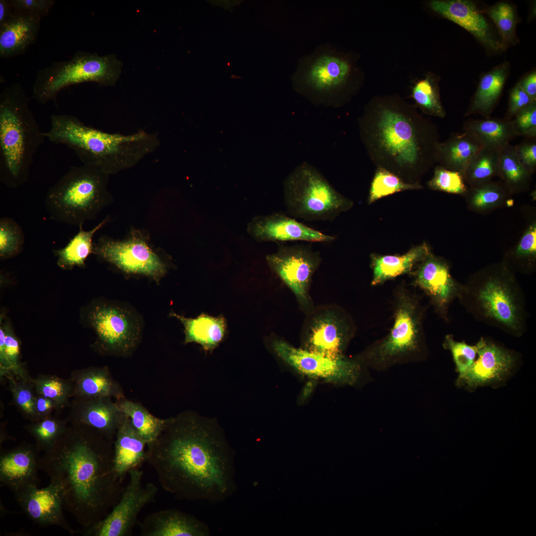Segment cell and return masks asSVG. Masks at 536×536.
<instances>
[{"mask_svg": "<svg viewBox=\"0 0 536 536\" xmlns=\"http://www.w3.org/2000/svg\"><path fill=\"white\" fill-rule=\"evenodd\" d=\"M147 446L146 462L163 489L178 499L219 502L236 489L234 454L194 420L170 418Z\"/></svg>", "mask_w": 536, "mask_h": 536, "instance_id": "obj_1", "label": "cell"}, {"mask_svg": "<svg viewBox=\"0 0 536 536\" xmlns=\"http://www.w3.org/2000/svg\"><path fill=\"white\" fill-rule=\"evenodd\" d=\"M108 441L95 430L76 425L67 428L40 458V470L62 490L64 509L84 528L104 518L123 489Z\"/></svg>", "mask_w": 536, "mask_h": 536, "instance_id": "obj_2", "label": "cell"}, {"mask_svg": "<svg viewBox=\"0 0 536 536\" xmlns=\"http://www.w3.org/2000/svg\"><path fill=\"white\" fill-rule=\"evenodd\" d=\"M50 141L74 151L82 164L109 175L137 165L159 146L156 134L139 130L130 134L104 132L68 114H53L50 127L44 132Z\"/></svg>", "mask_w": 536, "mask_h": 536, "instance_id": "obj_3", "label": "cell"}, {"mask_svg": "<svg viewBox=\"0 0 536 536\" xmlns=\"http://www.w3.org/2000/svg\"><path fill=\"white\" fill-rule=\"evenodd\" d=\"M18 83L0 94V180L15 189L28 180L33 159L45 138Z\"/></svg>", "mask_w": 536, "mask_h": 536, "instance_id": "obj_4", "label": "cell"}, {"mask_svg": "<svg viewBox=\"0 0 536 536\" xmlns=\"http://www.w3.org/2000/svg\"><path fill=\"white\" fill-rule=\"evenodd\" d=\"M459 297L467 309L483 322L515 335L526 330L523 294L506 266L478 273L461 287Z\"/></svg>", "mask_w": 536, "mask_h": 536, "instance_id": "obj_5", "label": "cell"}, {"mask_svg": "<svg viewBox=\"0 0 536 536\" xmlns=\"http://www.w3.org/2000/svg\"><path fill=\"white\" fill-rule=\"evenodd\" d=\"M110 176L90 166L71 167L46 194L50 219L74 226L95 219L113 201L108 188Z\"/></svg>", "mask_w": 536, "mask_h": 536, "instance_id": "obj_6", "label": "cell"}, {"mask_svg": "<svg viewBox=\"0 0 536 536\" xmlns=\"http://www.w3.org/2000/svg\"><path fill=\"white\" fill-rule=\"evenodd\" d=\"M393 307L394 321L389 333L358 355L363 363L374 368L414 361L422 350L425 310L419 295L400 285L394 290Z\"/></svg>", "mask_w": 536, "mask_h": 536, "instance_id": "obj_7", "label": "cell"}, {"mask_svg": "<svg viewBox=\"0 0 536 536\" xmlns=\"http://www.w3.org/2000/svg\"><path fill=\"white\" fill-rule=\"evenodd\" d=\"M356 73L351 57L326 42L299 59L291 80L294 90L312 104L334 107Z\"/></svg>", "mask_w": 536, "mask_h": 536, "instance_id": "obj_8", "label": "cell"}, {"mask_svg": "<svg viewBox=\"0 0 536 536\" xmlns=\"http://www.w3.org/2000/svg\"><path fill=\"white\" fill-rule=\"evenodd\" d=\"M284 203L289 216L306 221H332L352 202L338 193L316 168L303 163L283 182Z\"/></svg>", "mask_w": 536, "mask_h": 536, "instance_id": "obj_9", "label": "cell"}, {"mask_svg": "<svg viewBox=\"0 0 536 536\" xmlns=\"http://www.w3.org/2000/svg\"><path fill=\"white\" fill-rule=\"evenodd\" d=\"M121 72V62L115 55L99 56L83 51L76 52L69 60L56 62L37 72L32 97L40 104L56 101L59 93L72 85L93 82L112 86Z\"/></svg>", "mask_w": 536, "mask_h": 536, "instance_id": "obj_10", "label": "cell"}, {"mask_svg": "<svg viewBox=\"0 0 536 536\" xmlns=\"http://www.w3.org/2000/svg\"><path fill=\"white\" fill-rule=\"evenodd\" d=\"M375 134L379 147L399 165L422 163L427 167L436 161L438 134L428 122L419 129L402 114L385 109L379 115Z\"/></svg>", "mask_w": 536, "mask_h": 536, "instance_id": "obj_11", "label": "cell"}, {"mask_svg": "<svg viewBox=\"0 0 536 536\" xmlns=\"http://www.w3.org/2000/svg\"><path fill=\"white\" fill-rule=\"evenodd\" d=\"M356 331L353 319L341 306H315L305 315L302 325L301 348L329 356H343Z\"/></svg>", "mask_w": 536, "mask_h": 536, "instance_id": "obj_12", "label": "cell"}, {"mask_svg": "<svg viewBox=\"0 0 536 536\" xmlns=\"http://www.w3.org/2000/svg\"><path fill=\"white\" fill-rule=\"evenodd\" d=\"M270 269L294 295L299 309L305 314L315 307L310 293L313 275L320 266V253L311 244L292 245L279 243L277 250L266 257Z\"/></svg>", "mask_w": 536, "mask_h": 536, "instance_id": "obj_13", "label": "cell"}, {"mask_svg": "<svg viewBox=\"0 0 536 536\" xmlns=\"http://www.w3.org/2000/svg\"><path fill=\"white\" fill-rule=\"evenodd\" d=\"M129 482L121 496L102 520L81 532L86 536H129L137 524L138 516L147 505L153 502L158 488L152 483L143 484V472L139 468L130 470Z\"/></svg>", "mask_w": 536, "mask_h": 536, "instance_id": "obj_14", "label": "cell"}, {"mask_svg": "<svg viewBox=\"0 0 536 536\" xmlns=\"http://www.w3.org/2000/svg\"><path fill=\"white\" fill-rule=\"evenodd\" d=\"M275 355L286 365L310 377L352 384L360 370L362 360L357 356L332 357L296 347L274 335L269 337Z\"/></svg>", "mask_w": 536, "mask_h": 536, "instance_id": "obj_15", "label": "cell"}, {"mask_svg": "<svg viewBox=\"0 0 536 536\" xmlns=\"http://www.w3.org/2000/svg\"><path fill=\"white\" fill-rule=\"evenodd\" d=\"M93 254L127 273L145 275L157 282L167 271L165 264L138 231L122 241L101 237L94 244Z\"/></svg>", "mask_w": 536, "mask_h": 536, "instance_id": "obj_16", "label": "cell"}, {"mask_svg": "<svg viewBox=\"0 0 536 536\" xmlns=\"http://www.w3.org/2000/svg\"><path fill=\"white\" fill-rule=\"evenodd\" d=\"M88 318L105 351L125 355L137 345L139 325L127 309L114 304L99 303L91 307Z\"/></svg>", "mask_w": 536, "mask_h": 536, "instance_id": "obj_17", "label": "cell"}, {"mask_svg": "<svg viewBox=\"0 0 536 536\" xmlns=\"http://www.w3.org/2000/svg\"><path fill=\"white\" fill-rule=\"evenodd\" d=\"M14 498L26 515L42 526H58L71 534L76 532L66 521L63 513L64 498L60 487L50 482L47 487L24 486L14 492Z\"/></svg>", "mask_w": 536, "mask_h": 536, "instance_id": "obj_18", "label": "cell"}, {"mask_svg": "<svg viewBox=\"0 0 536 536\" xmlns=\"http://www.w3.org/2000/svg\"><path fill=\"white\" fill-rule=\"evenodd\" d=\"M414 286L428 297L436 313L447 318L449 306L459 297L462 286L451 276L447 263L430 253L414 272Z\"/></svg>", "mask_w": 536, "mask_h": 536, "instance_id": "obj_19", "label": "cell"}, {"mask_svg": "<svg viewBox=\"0 0 536 536\" xmlns=\"http://www.w3.org/2000/svg\"><path fill=\"white\" fill-rule=\"evenodd\" d=\"M249 234L258 242L305 241L331 243L335 236L324 234L282 212L255 217L248 226Z\"/></svg>", "mask_w": 536, "mask_h": 536, "instance_id": "obj_20", "label": "cell"}, {"mask_svg": "<svg viewBox=\"0 0 536 536\" xmlns=\"http://www.w3.org/2000/svg\"><path fill=\"white\" fill-rule=\"evenodd\" d=\"M429 6L434 12L466 29L482 45L493 50H502L490 26L475 4L468 0H433Z\"/></svg>", "mask_w": 536, "mask_h": 536, "instance_id": "obj_21", "label": "cell"}, {"mask_svg": "<svg viewBox=\"0 0 536 536\" xmlns=\"http://www.w3.org/2000/svg\"><path fill=\"white\" fill-rule=\"evenodd\" d=\"M39 449L29 445H22L1 454L0 482L12 491L39 483Z\"/></svg>", "mask_w": 536, "mask_h": 536, "instance_id": "obj_22", "label": "cell"}, {"mask_svg": "<svg viewBox=\"0 0 536 536\" xmlns=\"http://www.w3.org/2000/svg\"><path fill=\"white\" fill-rule=\"evenodd\" d=\"M140 536H208L209 528L194 515L171 508L147 515L138 523Z\"/></svg>", "mask_w": 536, "mask_h": 536, "instance_id": "obj_23", "label": "cell"}, {"mask_svg": "<svg viewBox=\"0 0 536 536\" xmlns=\"http://www.w3.org/2000/svg\"><path fill=\"white\" fill-rule=\"evenodd\" d=\"M477 358L465 377L470 387L499 381L510 370L514 356L507 350L483 338L477 351Z\"/></svg>", "mask_w": 536, "mask_h": 536, "instance_id": "obj_24", "label": "cell"}, {"mask_svg": "<svg viewBox=\"0 0 536 536\" xmlns=\"http://www.w3.org/2000/svg\"><path fill=\"white\" fill-rule=\"evenodd\" d=\"M111 398L86 399L78 409L77 425L91 428L111 440L126 418L118 402H114Z\"/></svg>", "mask_w": 536, "mask_h": 536, "instance_id": "obj_25", "label": "cell"}, {"mask_svg": "<svg viewBox=\"0 0 536 536\" xmlns=\"http://www.w3.org/2000/svg\"><path fill=\"white\" fill-rule=\"evenodd\" d=\"M41 17L14 10L0 26V57L10 58L24 52L36 41Z\"/></svg>", "mask_w": 536, "mask_h": 536, "instance_id": "obj_26", "label": "cell"}, {"mask_svg": "<svg viewBox=\"0 0 536 536\" xmlns=\"http://www.w3.org/2000/svg\"><path fill=\"white\" fill-rule=\"evenodd\" d=\"M146 445L126 416L117 431L113 447L115 470L121 482L130 470L139 468L146 462Z\"/></svg>", "mask_w": 536, "mask_h": 536, "instance_id": "obj_27", "label": "cell"}, {"mask_svg": "<svg viewBox=\"0 0 536 536\" xmlns=\"http://www.w3.org/2000/svg\"><path fill=\"white\" fill-rule=\"evenodd\" d=\"M170 316L184 325L185 343H198L206 352L215 348L227 333V322L222 315L213 317L201 313L195 318H188L172 312Z\"/></svg>", "mask_w": 536, "mask_h": 536, "instance_id": "obj_28", "label": "cell"}, {"mask_svg": "<svg viewBox=\"0 0 536 536\" xmlns=\"http://www.w3.org/2000/svg\"><path fill=\"white\" fill-rule=\"evenodd\" d=\"M509 69V64L504 62L481 76L465 117L479 114L489 117L502 95Z\"/></svg>", "mask_w": 536, "mask_h": 536, "instance_id": "obj_29", "label": "cell"}, {"mask_svg": "<svg viewBox=\"0 0 536 536\" xmlns=\"http://www.w3.org/2000/svg\"><path fill=\"white\" fill-rule=\"evenodd\" d=\"M426 244L416 246L402 255H377L371 257L373 274L372 286H377L396 277L410 272L414 266L429 254Z\"/></svg>", "mask_w": 536, "mask_h": 536, "instance_id": "obj_30", "label": "cell"}, {"mask_svg": "<svg viewBox=\"0 0 536 536\" xmlns=\"http://www.w3.org/2000/svg\"><path fill=\"white\" fill-rule=\"evenodd\" d=\"M482 147L467 132L453 133L446 141L439 143L436 161L441 164V166L464 175L470 160Z\"/></svg>", "mask_w": 536, "mask_h": 536, "instance_id": "obj_31", "label": "cell"}, {"mask_svg": "<svg viewBox=\"0 0 536 536\" xmlns=\"http://www.w3.org/2000/svg\"><path fill=\"white\" fill-rule=\"evenodd\" d=\"M464 132L471 134L482 147L500 150L517 135L512 120L486 118L469 119L463 126Z\"/></svg>", "mask_w": 536, "mask_h": 536, "instance_id": "obj_32", "label": "cell"}, {"mask_svg": "<svg viewBox=\"0 0 536 536\" xmlns=\"http://www.w3.org/2000/svg\"><path fill=\"white\" fill-rule=\"evenodd\" d=\"M74 382L75 393L85 399L108 397L119 400L124 398L122 387L105 367L82 370Z\"/></svg>", "mask_w": 536, "mask_h": 536, "instance_id": "obj_33", "label": "cell"}, {"mask_svg": "<svg viewBox=\"0 0 536 536\" xmlns=\"http://www.w3.org/2000/svg\"><path fill=\"white\" fill-rule=\"evenodd\" d=\"M109 219L108 216L106 217L89 231H84L83 224L80 225L78 232L65 247L53 250V253L57 258L58 266L64 270H71L75 267H84L86 259L93 253L92 239L94 235Z\"/></svg>", "mask_w": 536, "mask_h": 536, "instance_id": "obj_34", "label": "cell"}, {"mask_svg": "<svg viewBox=\"0 0 536 536\" xmlns=\"http://www.w3.org/2000/svg\"><path fill=\"white\" fill-rule=\"evenodd\" d=\"M117 402L121 411L130 419L147 444L156 440L170 420V418L157 417L140 403L124 398L119 400Z\"/></svg>", "mask_w": 536, "mask_h": 536, "instance_id": "obj_35", "label": "cell"}, {"mask_svg": "<svg viewBox=\"0 0 536 536\" xmlns=\"http://www.w3.org/2000/svg\"><path fill=\"white\" fill-rule=\"evenodd\" d=\"M531 175L520 162L514 146L509 143L499 151V177L511 194L527 190Z\"/></svg>", "mask_w": 536, "mask_h": 536, "instance_id": "obj_36", "label": "cell"}, {"mask_svg": "<svg viewBox=\"0 0 536 536\" xmlns=\"http://www.w3.org/2000/svg\"><path fill=\"white\" fill-rule=\"evenodd\" d=\"M511 194L502 182L489 181L470 186L466 196L471 209L484 211L502 205Z\"/></svg>", "mask_w": 536, "mask_h": 536, "instance_id": "obj_37", "label": "cell"}, {"mask_svg": "<svg viewBox=\"0 0 536 536\" xmlns=\"http://www.w3.org/2000/svg\"><path fill=\"white\" fill-rule=\"evenodd\" d=\"M499 151L482 147L472 157L464 174L466 183L472 186L499 176Z\"/></svg>", "mask_w": 536, "mask_h": 536, "instance_id": "obj_38", "label": "cell"}, {"mask_svg": "<svg viewBox=\"0 0 536 536\" xmlns=\"http://www.w3.org/2000/svg\"><path fill=\"white\" fill-rule=\"evenodd\" d=\"M480 12L487 14L495 24L501 36L502 50L518 42L516 33L517 15L514 7L510 3L498 2Z\"/></svg>", "mask_w": 536, "mask_h": 536, "instance_id": "obj_39", "label": "cell"}, {"mask_svg": "<svg viewBox=\"0 0 536 536\" xmlns=\"http://www.w3.org/2000/svg\"><path fill=\"white\" fill-rule=\"evenodd\" d=\"M414 101L426 114L443 118L446 112L440 100L438 81L431 73L418 81L412 90Z\"/></svg>", "mask_w": 536, "mask_h": 536, "instance_id": "obj_40", "label": "cell"}, {"mask_svg": "<svg viewBox=\"0 0 536 536\" xmlns=\"http://www.w3.org/2000/svg\"><path fill=\"white\" fill-rule=\"evenodd\" d=\"M421 188L418 184H407L390 171L381 168L376 172L371 184L369 204L380 198L406 190Z\"/></svg>", "mask_w": 536, "mask_h": 536, "instance_id": "obj_41", "label": "cell"}, {"mask_svg": "<svg viewBox=\"0 0 536 536\" xmlns=\"http://www.w3.org/2000/svg\"><path fill=\"white\" fill-rule=\"evenodd\" d=\"M25 243V236L20 226L13 219H0V258L9 259L20 254Z\"/></svg>", "mask_w": 536, "mask_h": 536, "instance_id": "obj_42", "label": "cell"}, {"mask_svg": "<svg viewBox=\"0 0 536 536\" xmlns=\"http://www.w3.org/2000/svg\"><path fill=\"white\" fill-rule=\"evenodd\" d=\"M481 342V339L475 345H470L456 341L451 335L446 336L444 346L451 351L460 379H465L473 365Z\"/></svg>", "mask_w": 536, "mask_h": 536, "instance_id": "obj_43", "label": "cell"}, {"mask_svg": "<svg viewBox=\"0 0 536 536\" xmlns=\"http://www.w3.org/2000/svg\"><path fill=\"white\" fill-rule=\"evenodd\" d=\"M67 428L63 422L45 418L29 425L28 430L35 438L39 450L45 452L54 445Z\"/></svg>", "mask_w": 536, "mask_h": 536, "instance_id": "obj_44", "label": "cell"}, {"mask_svg": "<svg viewBox=\"0 0 536 536\" xmlns=\"http://www.w3.org/2000/svg\"><path fill=\"white\" fill-rule=\"evenodd\" d=\"M428 185L433 190L461 195H466L469 188L461 173L441 166L436 167Z\"/></svg>", "mask_w": 536, "mask_h": 536, "instance_id": "obj_45", "label": "cell"}, {"mask_svg": "<svg viewBox=\"0 0 536 536\" xmlns=\"http://www.w3.org/2000/svg\"><path fill=\"white\" fill-rule=\"evenodd\" d=\"M34 386L38 395L52 400L57 406L64 404L72 391L69 384L54 376L38 378L35 381Z\"/></svg>", "mask_w": 536, "mask_h": 536, "instance_id": "obj_46", "label": "cell"}, {"mask_svg": "<svg viewBox=\"0 0 536 536\" xmlns=\"http://www.w3.org/2000/svg\"><path fill=\"white\" fill-rule=\"evenodd\" d=\"M512 123L517 136L536 137V101L519 111Z\"/></svg>", "mask_w": 536, "mask_h": 536, "instance_id": "obj_47", "label": "cell"}, {"mask_svg": "<svg viewBox=\"0 0 536 536\" xmlns=\"http://www.w3.org/2000/svg\"><path fill=\"white\" fill-rule=\"evenodd\" d=\"M514 257L522 262L534 263L536 257V224L532 223L521 238Z\"/></svg>", "mask_w": 536, "mask_h": 536, "instance_id": "obj_48", "label": "cell"}, {"mask_svg": "<svg viewBox=\"0 0 536 536\" xmlns=\"http://www.w3.org/2000/svg\"><path fill=\"white\" fill-rule=\"evenodd\" d=\"M12 392L19 408L30 418H38L36 410V397L29 386L23 383L14 384Z\"/></svg>", "mask_w": 536, "mask_h": 536, "instance_id": "obj_49", "label": "cell"}, {"mask_svg": "<svg viewBox=\"0 0 536 536\" xmlns=\"http://www.w3.org/2000/svg\"><path fill=\"white\" fill-rule=\"evenodd\" d=\"M514 147L520 162L529 172L533 173L536 169V137H526Z\"/></svg>", "mask_w": 536, "mask_h": 536, "instance_id": "obj_50", "label": "cell"}, {"mask_svg": "<svg viewBox=\"0 0 536 536\" xmlns=\"http://www.w3.org/2000/svg\"><path fill=\"white\" fill-rule=\"evenodd\" d=\"M14 10L42 17L48 14L55 3L53 0H11Z\"/></svg>", "mask_w": 536, "mask_h": 536, "instance_id": "obj_51", "label": "cell"}, {"mask_svg": "<svg viewBox=\"0 0 536 536\" xmlns=\"http://www.w3.org/2000/svg\"><path fill=\"white\" fill-rule=\"evenodd\" d=\"M534 101H536L532 99L518 82L510 93L508 110L505 118L512 120V118L514 117L519 111Z\"/></svg>", "mask_w": 536, "mask_h": 536, "instance_id": "obj_52", "label": "cell"}, {"mask_svg": "<svg viewBox=\"0 0 536 536\" xmlns=\"http://www.w3.org/2000/svg\"><path fill=\"white\" fill-rule=\"evenodd\" d=\"M5 333V348L7 357L13 366L17 365L20 354L18 339L7 325H3Z\"/></svg>", "mask_w": 536, "mask_h": 536, "instance_id": "obj_53", "label": "cell"}, {"mask_svg": "<svg viewBox=\"0 0 536 536\" xmlns=\"http://www.w3.org/2000/svg\"><path fill=\"white\" fill-rule=\"evenodd\" d=\"M523 90L534 100L536 101V73L533 71L518 82Z\"/></svg>", "mask_w": 536, "mask_h": 536, "instance_id": "obj_54", "label": "cell"}, {"mask_svg": "<svg viewBox=\"0 0 536 536\" xmlns=\"http://www.w3.org/2000/svg\"><path fill=\"white\" fill-rule=\"evenodd\" d=\"M57 406L52 400L39 396L36 397V410L38 417H42Z\"/></svg>", "mask_w": 536, "mask_h": 536, "instance_id": "obj_55", "label": "cell"}, {"mask_svg": "<svg viewBox=\"0 0 536 536\" xmlns=\"http://www.w3.org/2000/svg\"><path fill=\"white\" fill-rule=\"evenodd\" d=\"M14 13V10L11 0H0V26L10 19Z\"/></svg>", "mask_w": 536, "mask_h": 536, "instance_id": "obj_56", "label": "cell"}, {"mask_svg": "<svg viewBox=\"0 0 536 536\" xmlns=\"http://www.w3.org/2000/svg\"><path fill=\"white\" fill-rule=\"evenodd\" d=\"M0 363L5 367L13 366L8 359L5 348V333L3 325L0 327Z\"/></svg>", "mask_w": 536, "mask_h": 536, "instance_id": "obj_57", "label": "cell"}]
</instances>
